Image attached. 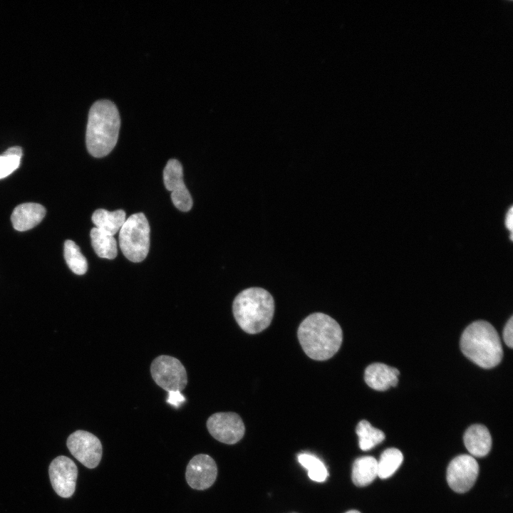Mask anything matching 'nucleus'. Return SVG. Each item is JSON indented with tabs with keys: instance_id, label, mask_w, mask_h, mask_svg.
I'll list each match as a JSON object with an SVG mask.
<instances>
[{
	"instance_id": "f8f14e48",
	"label": "nucleus",
	"mask_w": 513,
	"mask_h": 513,
	"mask_svg": "<svg viewBox=\"0 0 513 513\" xmlns=\"http://www.w3.org/2000/svg\"><path fill=\"white\" fill-rule=\"evenodd\" d=\"M217 476V465L207 455L200 454L194 456L187 466L186 480L193 489L203 490L210 487L215 482Z\"/></svg>"
},
{
	"instance_id": "0eeeda50",
	"label": "nucleus",
	"mask_w": 513,
	"mask_h": 513,
	"mask_svg": "<svg viewBox=\"0 0 513 513\" xmlns=\"http://www.w3.org/2000/svg\"><path fill=\"white\" fill-rule=\"evenodd\" d=\"M67 447L81 463L88 468L96 467L102 457V445L93 434L84 430H77L69 435Z\"/></svg>"
},
{
	"instance_id": "9d476101",
	"label": "nucleus",
	"mask_w": 513,
	"mask_h": 513,
	"mask_svg": "<svg viewBox=\"0 0 513 513\" xmlns=\"http://www.w3.org/2000/svg\"><path fill=\"white\" fill-rule=\"evenodd\" d=\"M49 477L55 492L63 498L73 495L76 489L78 468L68 457L58 456L50 464Z\"/></svg>"
},
{
	"instance_id": "393cba45",
	"label": "nucleus",
	"mask_w": 513,
	"mask_h": 513,
	"mask_svg": "<svg viewBox=\"0 0 513 513\" xmlns=\"http://www.w3.org/2000/svg\"><path fill=\"white\" fill-rule=\"evenodd\" d=\"M185 397L181 394L180 391L168 392L167 402L170 405L178 408L185 402Z\"/></svg>"
},
{
	"instance_id": "aec40b11",
	"label": "nucleus",
	"mask_w": 513,
	"mask_h": 513,
	"mask_svg": "<svg viewBox=\"0 0 513 513\" xmlns=\"http://www.w3.org/2000/svg\"><path fill=\"white\" fill-rule=\"evenodd\" d=\"M403 460L402 452L396 448L385 450L377 461L378 476L380 479H387L391 477L399 468Z\"/></svg>"
},
{
	"instance_id": "f257e3e1",
	"label": "nucleus",
	"mask_w": 513,
	"mask_h": 513,
	"mask_svg": "<svg viewBox=\"0 0 513 513\" xmlns=\"http://www.w3.org/2000/svg\"><path fill=\"white\" fill-rule=\"evenodd\" d=\"M297 335L305 353L316 361L331 358L339 350L343 340L340 325L323 313L311 314L304 319Z\"/></svg>"
},
{
	"instance_id": "b1692460",
	"label": "nucleus",
	"mask_w": 513,
	"mask_h": 513,
	"mask_svg": "<svg viewBox=\"0 0 513 513\" xmlns=\"http://www.w3.org/2000/svg\"><path fill=\"white\" fill-rule=\"evenodd\" d=\"M503 339L509 348L513 346V317L511 316L507 322L503 331Z\"/></svg>"
},
{
	"instance_id": "f03ea898",
	"label": "nucleus",
	"mask_w": 513,
	"mask_h": 513,
	"mask_svg": "<svg viewBox=\"0 0 513 513\" xmlns=\"http://www.w3.org/2000/svg\"><path fill=\"white\" fill-rule=\"evenodd\" d=\"M120 120L115 105L108 100L95 102L88 113L86 142L88 152L102 157L110 152L118 138Z\"/></svg>"
},
{
	"instance_id": "9b49d317",
	"label": "nucleus",
	"mask_w": 513,
	"mask_h": 513,
	"mask_svg": "<svg viewBox=\"0 0 513 513\" xmlns=\"http://www.w3.org/2000/svg\"><path fill=\"white\" fill-rule=\"evenodd\" d=\"M163 180L166 189L171 192L174 205L181 211H189L192 198L184 183L182 167L177 160H168L163 171Z\"/></svg>"
},
{
	"instance_id": "bb28decb",
	"label": "nucleus",
	"mask_w": 513,
	"mask_h": 513,
	"mask_svg": "<svg viewBox=\"0 0 513 513\" xmlns=\"http://www.w3.org/2000/svg\"><path fill=\"white\" fill-rule=\"evenodd\" d=\"M345 513H361V512H360L359 511H358V510L351 509V510H349V511H348V512H345Z\"/></svg>"
},
{
	"instance_id": "f3484780",
	"label": "nucleus",
	"mask_w": 513,
	"mask_h": 513,
	"mask_svg": "<svg viewBox=\"0 0 513 513\" xmlns=\"http://www.w3.org/2000/svg\"><path fill=\"white\" fill-rule=\"evenodd\" d=\"M378 476L377 460L372 456L357 458L352 467V481L357 487L370 484Z\"/></svg>"
},
{
	"instance_id": "1a4fd4ad",
	"label": "nucleus",
	"mask_w": 513,
	"mask_h": 513,
	"mask_svg": "<svg viewBox=\"0 0 513 513\" xmlns=\"http://www.w3.org/2000/svg\"><path fill=\"white\" fill-rule=\"evenodd\" d=\"M478 474L479 465L476 460L470 455H460L450 462L447 481L452 490L464 493L472 487Z\"/></svg>"
},
{
	"instance_id": "ddd939ff",
	"label": "nucleus",
	"mask_w": 513,
	"mask_h": 513,
	"mask_svg": "<svg viewBox=\"0 0 513 513\" xmlns=\"http://www.w3.org/2000/svg\"><path fill=\"white\" fill-rule=\"evenodd\" d=\"M399 374V370L395 368L381 363H375L366 368L364 380L371 388L383 391L398 384Z\"/></svg>"
},
{
	"instance_id": "6e6552de",
	"label": "nucleus",
	"mask_w": 513,
	"mask_h": 513,
	"mask_svg": "<svg viewBox=\"0 0 513 513\" xmlns=\"http://www.w3.org/2000/svg\"><path fill=\"white\" fill-rule=\"evenodd\" d=\"M207 427L214 438L229 445L239 442L245 432L242 418L232 412H220L212 415L207 421Z\"/></svg>"
},
{
	"instance_id": "423d86ee",
	"label": "nucleus",
	"mask_w": 513,
	"mask_h": 513,
	"mask_svg": "<svg viewBox=\"0 0 513 513\" xmlns=\"http://www.w3.org/2000/svg\"><path fill=\"white\" fill-rule=\"evenodd\" d=\"M150 372L154 381L167 392H181L187 385L186 370L172 356L162 355L155 358L151 363Z\"/></svg>"
},
{
	"instance_id": "20e7f679",
	"label": "nucleus",
	"mask_w": 513,
	"mask_h": 513,
	"mask_svg": "<svg viewBox=\"0 0 513 513\" xmlns=\"http://www.w3.org/2000/svg\"><path fill=\"white\" fill-rule=\"evenodd\" d=\"M460 348L467 358L483 368L495 367L503 356L498 333L484 321H476L465 329L460 338Z\"/></svg>"
},
{
	"instance_id": "7ed1b4c3",
	"label": "nucleus",
	"mask_w": 513,
	"mask_h": 513,
	"mask_svg": "<svg viewBox=\"0 0 513 513\" xmlns=\"http://www.w3.org/2000/svg\"><path fill=\"white\" fill-rule=\"evenodd\" d=\"M232 311L240 328L247 333L255 334L270 325L274 301L266 290L251 287L237 294L233 301Z\"/></svg>"
},
{
	"instance_id": "a211bd4d",
	"label": "nucleus",
	"mask_w": 513,
	"mask_h": 513,
	"mask_svg": "<svg viewBox=\"0 0 513 513\" xmlns=\"http://www.w3.org/2000/svg\"><path fill=\"white\" fill-rule=\"evenodd\" d=\"M92 247L96 254L101 258L113 259L117 256V243L114 236L96 227L90 230Z\"/></svg>"
},
{
	"instance_id": "6ab92c4d",
	"label": "nucleus",
	"mask_w": 513,
	"mask_h": 513,
	"mask_svg": "<svg viewBox=\"0 0 513 513\" xmlns=\"http://www.w3.org/2000/svg\"><path fill=\"white\" fill-rule=\"evenodd\" d=\"M358 437L359 447L362 450L367 451L383 442L385 434L383 431L373 427L366 420H361L356 428Z\"/></svg>"
},
{
	"instance_id": "412c9836",
	"label": "nucleus",
	"mask_w": 513,
	"mask_h": 513,
	"mask_svg": "<svg viewBox=\"0 0 513 513\" xmlns=\"http://www.w3.org/2000/svg\"><path fill=\"white\" fill-rule=\"evenodd\" d=\"M63 254L67 265L74 274L83 275L87 271L86 259L73 241L68 239L65 242Z\"/></svg>"
},
{
	"instance_id": "cd10ccee",
	"label": "nucleus",
	"mask_w": 513,
	"mask_h": 513,
	"mask_svg": "<svg viewBox=\"0 0 513 513\" xmlns=\"http://www.w3.org/2000/svg\"><path fill=\"white\" fill-rule=\"evenodd\" d=\"M292 513H296V512H292Z\"/></svg>"
},
{
	"instance_id": "a878e982",
	"label": "nucleus",
	"mask_w": 513,
	"mask_h": 513,
	"mask_svg": "<svg viewBox=\"0 0 513 513\" xmlns=\"http://www.w3.org/2000/svg\"><path fill=\"white\" fill-rule=\"evenodd\" d=\"M505 224L508 229H512V207H510V209L507 211L505 219Z\"/></svg>"
},
{
	"instance_id": "dca6fc26",
	"label": "nucleus",
	"mask_w": 513,
	"mask_h": 513,
	"mask_svg": "<svg viewBox=\"0 0 513 513\" xmlns=\"http://www.w3.org/2000/svg\"><path fill=\"white\" fill-rule=\"evenodd\" d=\"M125 220L126 214L123 209L110 212L98 209L92 215V221L95 227L113 236L120 231Z\"/></svg>"
},
{
	"instance_id": "4468645a",
	"label": "nucleus",
	"mask_w": 513,
	"mask_h": 513,
	"mask_svg": "<svg viewBox=\"0 0 513 513\" xmlns=\"http://www.w3.org/2000/svg\"><path fill=\"white\" fill-rule=\"evenodd\" d=\"M46 214V209L40 204L23 203L16 206L11 216L14 228L19 232L31 229L38 224Z\"/></svg>"
},
{
	"instance_id": "39448f33",
	"label": "nucleus",
	"mask_w": 513,
	"mask_h": 513,
	"mask_svg": "<svg viewBox=\"0 0 513 513\" xmlns=\"http://www.w3.org/2000/svg\"><path fill=\"white\" fill-rule=\"evenodd\" d=\"M120 248L133 262L145 259L150 248V226L143 213H135L126 219L119 231Z\"/></svg>"
},
{
	"instance_id": "5701e85b",
	"label": "nucleus",
	"mask_w": 513,
	"mask_h": 513,
	"mask_svg": "<svg viewBox=\"0 0 513 513\" xmlns=\"http://www.w3.org/2000/svg\"><path fill=\"white\" fill-rule=\"evenodd\" d=\"M23 152L21 147L8 148L0 155V179L6 177L19 168Z\"/></svg>"
},
{
	"instance_id": "4be33fe9",
	"label": "nucleus",
	"mask_w": 513,
	"mask_h": 513,
	"mask_svg": "<svg viewBox=\"0 0 513 513\" xmlns=\"http://www.w3.org/2000/svg\"><path fill=\"white\" fill-rule=\"evenodd\" d=\"M299 462L307 470L309 477L315 482H324L328 474L323 462L314 455L300 453L297 455Z\"/></svg>"
},
{
	"instance_id": "2eb2a0df",
	"label": "nucleus",
	"mask_w": 513,
	"mask_h": 513,
	"mask_svg": "<svg viewBox=\"0 0 513 513\" xmlns=\"http://www.w3.org/2000/svg\"><path fill=\"white\" fill-rule=\"evenodd\" d=\"M463 440L471 456H486L492 447V437L488 429L482 425L475 424L465 431Z\"/></svg>"
}]
</instances>
